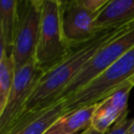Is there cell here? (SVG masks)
Masks as SVG:
<instances>
[{
    "label": "cell",
    "mask_w": 134,
    "mask_h": 134,
    "mask_svg": "<svg viewBox=\"0 0 134 134\" xmlns=\"http://www.w3.org/2000/svg\"><path fill=\"white\" fill-rule=\"evenodd\" d=\"M133 26L134 20L116 28L102 30L91 41L74 48L64 61L41 75L37 86L15 123L57 102L59 96L73 81L92 56L108 41Z\"/></svg>",
    "instance_id": "6da1fadb"
},
{
    "label": "cell",
    "mask_w": 134,
    "mask_h": 134,
    "mask_svg": "<svg viewBox=\"0 0 134 134\" xmlns=\"http://www.w3.org/2000/svg\"><path fill=\"white\" fill-rule=\"evenodd\" d=\"M134 76V47L82 89L63 100L65 113L96 105Z\"/></svg>",
    "instance_id": "7a4b0ae2"
},
{
    "label": "cell",
    "mask_w": 134,
    "mask_h": 134,
    "mask_svg": "<svg viewBox=\"0 0 134 134\" xmlns=\"http://www.w3.org/2000/svg\"><path fill=\"white\" fill-rule=\"evenodd\" d=\"M63 39L61 25V8L58 0H43L41 23L35 61L44 73L59 65L71 53Z\"/></svg>",
    "instance_id": "3957f363"
},
{
    "label": "cell",
    "mask_w": 134,
    "mask_h": 134,
    "mask_svg": "<svg viewBox=\"0 0 134 134\" xmlns=\"http://www.w3.org/2000/svg\"><path fill=\"white\" fill-rule=\"evenodd\" d=\"M133 47L134 26L103 45L59 96L58 101L65 100L75 92L82 89Z\"/></svg>",
    "instance_id": "277c9868"
},
{
    "label": "cell",
    "mask_w": 134,
    "mask_h": 134,
    "mask_svg": "<svg viewBox=\"0 0 134 134\" xmlns=\"http://www.w3.org/2000/svg\"><path fill=\"white\" fill-rule=\"evenodd\" d=\"M43 0H18V19L13 44L16 70L35 58L41 31Z\"/></svg>",
    "instance_id": "5b68a950"
},
{
    "label": "cell",
    "mask_w": 134,
    "mask_h": 134,
    "mask_svg": "<svg viewBox=\"0 0 134 134\" xmlns=\"http://www.w3.org/2000/svg\"><path fill=\"white\" fill-rule=\"evenodd\" d=\"M42 75L43 72L38 66L35 58L16 70L8 101L0 113V134L6 133L19 118Z\"/></svg>",
    "instance_id": "8992f818"
},
{
    "label": "cell",
    "mask_w": 134,
    "mask_h": 134,
    "mask_svg": "<svg viewBox=\"0 0 134 134\" xmlns=\"http://www.w3.org/2000/svg\"><path fill=\"white\" fill-rule=\"evenodd\" d=\"M63 39L71 49L91 41L100 31L95 29L97 14L92 13L79 0L60 1Z\"/></svg>",
    "instance_id": "52a82bcc"
},
{
    "label": "cell",
    "mask_w": 134,
    "mask_h": 134,
    "mask_svg": "<svg viewBox=\"0 0 134 134\" xmlns=\"http://www.w3.org/2000/svg\"><path fill=\"white\" fill-rule=\"evenodd\" d=\"M134 84L130 80L98 102L91 120V128L106 134L118 119L128 111V101Z\"/></svg>",
    "instance_id": "ba28073f"
},
{
    "label": "cell",
    "mask_w": 134,
    "mask_h": 134,
    "mask_svg": "<svg viewBox=\"0 0 134 134\" xmlns=\"http://www.w3.org/2000/svg\"><path fill=\"white\" fill-rule=\"evenodd\" d=\"M65 114L63 100L15 123L5 134H44L59 118Z\"/></svg>",
    "instance_id": "9c48e42d"
},
{
    "label": "cell",
    "mask_w": 134,
    "mask_h": 134,
    "mask_svg": "<svg viewBox=\"0 0 134 134\" xmlns=\"http://www.w3.org/2000/svg\"><path fill=\"white\" fill-rule=\"evenodd\" d=\"M133 20L134 0H109L97 14L95 29L97 31H102Z\"/></svg>",
    "instance_id": "30bf717a"
},
{
    "label": "cell",
    "mask_w": 134,
    "mask_h": 134,
    "mask_svg": "<svg viewBox=\"0 0 134 134\" xmlns=\"http://www.w3.org/2000/svg\"><path fill=\"white\" fill-rule=\"evenodd\" d=\"M96 105L68 112L57 119L44 134H76L91 126Z\"/></svg>",
    "instance_id": "8fae6325"
},
{
    "label": "cell",
    "mask_w": 134,
    "mask_h": 134,
    "mask_svg": "<svg viewBox=\"0 0 134 134\" xmlns=\"http://www.w3.org/2000/svg\"><path fill=\"white\" fill-rule=\"evenodd\" d=\"M18 19V0L0 1V46L1 52L13 53V44Z\"/></svg>",
    "instance_id": "7c38bea8"
},
{
    "label": "cell",
    "mask_w": 134,
    "mask_h": 134,
    "mask_svg": "<svg viewBox=\"0 0 134 134\" xmlns=\"http://www.w3.org/2000/svg\"><path fill=\"white\" fill-rule=\"evenodd\" d=\"M16 67L13 55L0 52V113L3 111L8 101L14 77Z\"/></svg>",
    "instance_id": "4fadbf2b"
},
{
    "label": "cell",
    "mask_w": 134,
    "mask_h": 134,
    "mask_svg": "<svg viewBox=\"0 0 134 134\" xmlns=\"http://www.w3.org/2000/svg\"><path fill=\"white\" fill-rule=\"evenodd\" d=\"M128 114L129 111L125 112L106 134H128L129 127L132 121V119H128Z\"/></svg>",
    "instance_id": "5bb4252c"
},
{
    "label": "cell",
    "mask_w": 134,
    "mask_h": 134,
    "mask_svg": "<svg viewBox=\"0 0 134 134\" xmlns=\"http://www.w3.org/2000/svg\"><path fill=\"white\" fill-rule=\"evenodd\" d=\"M79 1L81 5L90 12L98 14L108 4L109 0H79Z\"/></svg>",
    "instance_id": "9a60e30c"
},
{
    "label": "cell",
    "mask_w": 134,
    "mask_h": 134,
    "mask_svg": "<svg viewBox=\"0 0 134 134\" xmlns=\"http://www.w3.org/2000/svg\"><path fill=\"white\" fill-rule=\"evenodd\" d=\"M128 134H134V119H132L128 130Z\"/></svg>",
    "instance_id": "2e32d148"
},
{
    "label": "cell",
    "mask_w": 134,
    "mask_h": 134,
    "mask_svg": "<svg viewBox=\"0 0 134 134\" xmlns=\"http://www.w3.org/2000/svg\"><path fill=\"white\" fill-rule=\"evenodd\" d=\"M86 134H101V133H99V132H97V131H96L94 129H92L91 127H89V128L87 129V130H86Z\"/></svg>",
    "instance_id": "e0dca14e"
},
{
    "label": "cell",
    "mask_w": 134,
    "mask_h": 134,
    "mask_svg": "<svg viewBox=\"0 0 134 134\" xmlns=\"http://www.w3.org/2000/svg\"><path fill=\"white\" fill-rule=\"evenodd\" d=\"M130 82H132V83H133V84H134V76H132L131 78L130 79Z\"/></svg>",
    "instance_id": "ac0fdd59"
},
{
    "label": "cell",
    "mask_w": 134,
    "mask_h": 134,
    "mask_svg": "<svg viewBox=\"0 0 134 134\" xmlns=\"http://www.w3.org/2000/svg\"><path fill=\"white\" fill-rule=\"evenodd\" d=\"M86 130H84V131H81V132H78V133H76V134H86Z\"/></svg>",
    "instance_id": "d6986e66"
}]
</instances>
